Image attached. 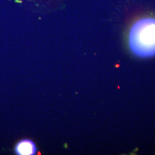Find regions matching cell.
Instances as JSON below:
<instances>
[{
    "instance_id": "obj_1",
    "label": "cell",
    "mask_w": 155,
    "mask_h": 155,
    "mask_svg": "<svg viewBox=\"0 0 155 155\" xmlns=\"http://www.w3.org/2000/svg\"><path fill=\"white\" fill-rule=\"evenodd\" d=\"M129 46L134 55L140 58L155 56V18L144 17L138 20L130 29Z\"/></svg>"
},
{
    "instance_id": "obj_2",
    "label": "cell",
    "mask_w": 155,
    "mask_h": 155,
    "mask_svg": "<svg viewBox=\"0 0 155 155\" xmlns=\"http://www.w3.org/2000/svg\"><path fill=\"white\" fill-rule=\"evenodd\" d=\"M37 151L36 144L29 139L20 140L15 147V152L18 155H34L36 153Z\"/></svg>"
}]
</instances>
